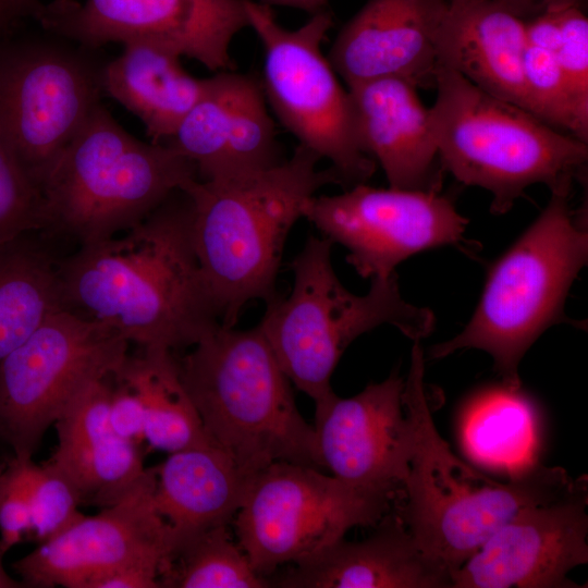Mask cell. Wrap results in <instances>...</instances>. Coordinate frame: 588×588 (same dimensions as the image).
I'll list each match as a JSON object with an SVG mask.
<instances>
[{"label":"cell","instance_id":"obj_29","mask_svg":"<svg viewBox=\"0 0 588 588\" xmlns=\"http://www.w3.org/2000/svg\"><path fill=\"white\" fill-rule=\"evenodd\" d=\"M161 588H267L229 525L205 530L180 544L160 574Z\"/></svg>","mask_w":588,"mask_h":588},{"label":"cell","instance_id":"obj_10","mask_svg":"<svg viewBox=\"0 0 588 588\" xmlns=\"http://www.w3.org/2000/svg\"><path fill=\"white\" fill-rule=\"evenodd\" d=\"M396 499L315 467L278 462L250 477L232 523L237 543L268 579L281 566L321 552L353 527L376 526Z\"/></svg>","mask_w":588,"mask_h":588},{"label":"cell","instance_id":"obj_33","mask_svg":"<svg viewBox=\"0 0 588 588\" xmlns=\"http://www.w3.org/2000/svg\"><path fill=\"white\" fill-rule=\"evenodd\" d=\"M560 41L553 53L572 91L581 120L588 123V19L581 3L558 2Z\"/></svg>","mask_w":588,"mask_h":588},{"label":"cell","instance_id":"obj_40","mask_svg":"<svg viewBox=\"0 0 588 588\" xmlns=\"http://www.w3.org/2000/svg\"><path fill=\"white\" fill-rule=\"evenodd\" d=\"M4 554L0 551V588H24L19 578L12 577L3 566Z\"/></svg>","mask_w":588,"mask_h":588},{"label":"cell","instance_id":"obj_17","mask_svg":"<svg viewBox=\"0 0 588 588\" xmlns=\"http://www.w3.org/2000/svg\"><path fill=\"white\" fill-rule=\"evenodd\" d=\"M587 479L566 497L525 507L453 572L452 588H575L588 562Z\"/></svg>","mask_w":588,"mask_h":588},{"label":"cell","instance_id":"obj_27","mask_svg":"<svg viewBox=\"0 0 588 588\" xmlns=\"http://www.w3.org/2000/svg\"><path fill=\"white\" fill-rule=\"evenodd\" d=\"M29 234L0 244V360L63 308L59 261Z\"/></svg>","mask_w":588,"mask_h":588},{"label":"cell","instance_id":"obj_42","mask_svg":"<svg viewBox=\"0 0 588 588\" xmlns=\"http://www.w3.org/2000/svg\"><path fill=\"white\" fill-rule=\"evenodd\" d=\"M0 4H1V5H2L3 8H4V10L7 11V9H5V7H4V4H3V1H2V0H0ZM7 13H8V11H7ZM8 14H9V13H8ZM9 16H10V15H9Z\"/></svg>","mask_w":588,"mask_h":588},{"label":"cell","instance_id":"obj_18","mask_svg":"<svg viewBox=\"0 0 588 588\" xmlns=\"http://www.w3.org/2000/svg\"><path fill=\"white\" fill-rule=\"evenodd\" d=\"M267 106L260 81L219 71L164 144L191 161L201 181L271 168L282 160Z\"/></svg>","mask_w":588,"mask_h":588},{"label":"cell","instance_id":"obj_23","mask_svg":"<svg viewBox=\"0 0 588 588\" xmlns=\"http://www.w3.org/2000/svg\"><path fill=\"white\" fill-rule=\"evenodd\" d=\"M111 373L90 383L56 421L58 445L49 460L74 483L82 505L100 509L120 501L147 469L139 445L110 426Z\"/></svg>","mask_w":588,"mask_h":588},{"label":"cell","instance_id":"obj_31","mask_svg":"<svg viewBox=\"0 0 588 588\" xmlns=\"http://www.w3.org/2000/svg\"><path fill=\"white\" fill-rule=\"evenodd\" d=\"M23 478L30 510L29 540L38 543L57 536L83 513L79 494L71 479L50 461L22 460Z\"/></svg>","mask_w":588,"mask_h":588},{"label":"cell","instance_id":"obj_16","mask_svg":"<svg viewBox=\"0 0 588 588\" xmlns=\"http://www.w3.org/2000/svg\"><path fill=\"white\" fill-rule=\"evenodd\" d=\"M396 371L351 397L334 392L315 403L322 467L354 486L400 495L415 449V428Z\"/></svg>","mask_w":588,"mask_h":588},{"label":"cell","instance_id":"obj_9","mask_svg":"<svg viewBox=\"0 0 588 588\" xmlns=\"http://www.w3.org/2000/svg\"><path fill=\"white\" fill-rule=\"evenodd\" d=\"M241 2L264 48L260 83L278 120L299 145L331 162L343 186L365 183L376 162L358 144L348 90L321 49L333 26L332 13L322 10L301 27L287 29L269 4Z\"/></svg>","mask_w":588,"mask_h":588},{"label":"cell","instance_id":"obj_32","mask_svg":"<svg viewBox=\"0 0 588 588\" xmlns=\"http://www.w3.org/2000/svg\"><path fill=\"white\" fill-rule=\"evenodd\" d=\"M45 226L41 189L0 138V244Z\"/></svg>","mask_w":588,"mask_h":588},{"label":"cell","instance_id":"obj_8","mask_svg":"<svg viewBox=\"0 0 588 588\" xmlns=\"http://www.w3.org/2000/svg\"><path fill=\"white\" fill-rule=\"evenodd\" d=\"M332 242L310 235L291 262L293 287L267 304L259 327L282 370L318 402L333 392L331 376L346 347L381 324L394 326L413 341L427 336L433 314L407 303L396 274L373 278L367 294L350 292L331 261Z\"/></svg>","mask_w":588,"mask_h":588},{"label":"cell","instance_id":"obj_14","mask_svg":"<svg viewBox=\"0 0 588 588\" xmlns=\"http://www.w3.org/2000/svg\"><path fill=\"white\" fill-rule=\"evenodd\" d=\"M35 19L86 47L150 42L213 72L235 70L231 42L248 27L241 0H57Z\"/></svg>","mask_w":588,"mask_h":588},{"label":"cell","instance_id":"obj_22","mask_svg":"<svg viewBox=\"0 0 588 588\" xmlns=\"http://www.w3.org/2000/svg\"><path fill=\"white\" fill-rule=\"evenodd\" d=\"M526 47L525 20L503 5L448 0L436 37L438 68L530 112L523 72Z\"/></svg>","mask_w":588,"mask_h":588},{"label":"cell","instance_id":"obj_35","mask_svg":"<svg viewBox=\"0 0 588 588\" xmlns=\"http://www.w3.org/2000/svg\"><path fill=\"white\" fill-rule=\"evenodd\" d=\"M115 370L110 377L109 422L115 434L139 445L145 442L144 406L135 390Z\"/></svg>","mask_w":588,"mask_h":588},{"label":"cell","instance_id":"obj_7","mask_svg":"<svg viewBox=\"0 0 588 588\" xmlns=\"http://www.w3.org/2000/svg\"><path fill=\"white\" fill-rule=\"evenodd\" d=\"M194 179V164L174 148L139 140L99 103L41 186L45 230L78 245L107 240L144 220Z\"/></svg>","mask_w":588,"mask_h":588},{"label":"cell","instance_id":"obj_4","mask_svg":"<svg viewBox=\"0 0 588 588\" xmlns=\"http://www.w3.org/2000/svg\"><path fill=\"white\" fill-rule=\"evenodd\" d=\"M181 380L212 444L248 476L278 462L322 467L314 426L259 324H217L176 357Z\"/></svg>","mask_w":588,"mask_h":588},{"label":"cell","instance_id":"obj_2","mask_svg":"<svg viewBox=\"0 0 588 588\" xmlns=\"http://www.w3.org/2000/svg\"><path fill=\"white\" fill-rule=\"evenodd\" d=\"M299 145L278 164L243 176L189 181L182 191L192 207L191 235L220 323L234 327L253 299L277 297L275 281L286 237L307 201L336 172Z\"/></svg>","mask_w":588,"mask_h":588},{"label":"cell","instance_id":"obj_15","mask_svg":"<svg viewBox=\"0 0 588 588\" xmlns=\"http://www.w3.org/2000/svg\"><path fill=\"white\" fill-rule=\"evenodd\" d=\"M154 469L147 468L120 501L97 515L83 514L16 560L12 568L24 587L89 588L100 575L133 564H154L162 571L172 539L154 505Z\"/></svg>","mask_w":588,"mask_h":588},{"label":"cell","instance_id":"obj_38","mask_svg":"<svg viewBox=\"0 0 588 588\" xmlns=\"http://www.w3.org/2000/svg\"><path fill=\"white\" fill-rule=\"evenodd\" d=\"M266 4H278L283 7L304 10L311 15L327 9L329 0H261Z\"/></svg>","mask_w":588,"mask_h":588},{"label":"cell","instance_id":"obj_13","mask_svg":"<svg viewBox=\"0 0 588 588\" xmlns=\"http://www.w3.org/2000/svg\"><path fill=\"white\" fill-rule=\"evenodd\" d=\"M304 218L332 243L363 278H388L408 257L464 242L468 223L440 192L356 184L342 194L313 196Z\"/></svg>","mask_w":588,"mask_h":588},{"label":"cell","instance_id":"obj_5","mask_svg":"<svg viewBox=\"0 0 588 588\" xmlns=\"http://www.w3.org/2000/svg\"><path fill=\"white\" fill-rule=\"evenodd\" d=\"M573 184L551 191L539 217L490 268L474 315L462 332L433 345L432 359L458 350L491 355L510 389H520L518 365L549 327L567 321V293L588 258L584 216L575 217Z\"/></svg>","mask_w":588,"mask_h":588},{"label":"cell","instance_id":"obj_20","mask_svg":"<svg viewBox=\"0 0 588 588\" xmlns=\"http://www.w3.org/2000/svg\"><path fill=\"white\" fill-rule=\"evenodd\" d=\"M452 575L424 552L392 509L365 540L342 538L268 580L278 588H452Z\"/></svg>","mask_w":588,"mask_h":588},{"label":"cell","instance_id":"obj_26","mask_svg":"<svg viewBox=\"0 0 588 588\" xmlns=\"http://www.w3.org/2000/svg\"><path fill=\"white\" fill-rule=\"evenodd\" d=\"M115 372L138 394L145 411V442L169 454L212 444L179 373L173 352L128 353Z\"/></svg>","mask_w":588,"mask_h":588},{"label":"cell","instance_id":"obj_34","mask_svg":"<svg viewBox=\"0 0 588 588\" xmlns=\"http://www.w3.org/2000/svg\"><path fill=\"white\" fill-rule=\"evenodd\" d=\"M30 510L23 478L22 460L12 456L0 467V551L29 539Z\"/></svg>","mask_w":588,"mask_h":588},{"label":"cell","instance_id":"obj_1","mask_svg":"<svg viewBox=\"0 0 588 588\" xmlns=\"http://www.w3.org/2000/svg\"><path fill=\"white\" fill-rule=\"evenodd\" d=\"M191 221L189 197L177 191L126 231L79 245L58 264L62 307L143 348L192 347L220 319Z\"/></svg>","mask_w":588,"mask_h":588},{"label":"cell","instance_id":"obj_25","mask_svg":"<svg viewBox=\"0 0 588 588\" xmlns=\"http://www.w3.org/2000/svg\"><path fill=\"white\" fill-rule=\"evenodd\" d=\"M100 71L102 91L145 124L154 143L167 142L203 95L207 78L184 70L181 56L150 42L124 44Z\"/></svg>","mask_w":588,"mask_h":588},{"label":"cell","instance_id":"obj_21","mask_svg":"<svg viewBox=\"0 0 588 588\" xmlns=\"http://www.w3.org/2000/svg\"><path fill=\"white\" fill-rule=\"evenodd\" d=\"M417 87L394 77L348 86L362 150L384 171L389 187L440 192L443 168L430 109Z\"/></svg>","mask_w":588,"mask_h":588},{"label":"cell","instance_id":"obj_28","mask_svg":"<svg viewBox=\"0 0 588 588\" xmlns=\"http://www.w3.org/2000/svg\"><path fill=\"white\" fill-rule=\"evenodd\" d=\"M464 446L474 458L513 470L532 461L536 417L520 389H491L469 404L462 427Z\"/></svg>","mask_w":588,"mask_h":588},{"label":"cell","instance_id":"obj_39","mask_svg":"<svg viewBox=\"0 0 588 588\" xmlns=\"http://www.w3.org/2000/svg\"><path fill=\"white\" fill-rule=\"evenodd\" d=\"M3 4L10 14L14 15H33L36 17L42 4L38 0H2Z\"/></svg>","mask_w":588,"mask_h":588},{"label":"cell","instance_id":"obj_30","mask_svg":"<svg viewBox=\"0 0 588 588\" xmlns=\"http://www.w3.org/2000/svg\"><path fill=\"white\" fill-rule=\"evenodd\" d=\"M523 72L530 112L548 125L588 143V123L553 53L527 45Z\"/></svg>","mask_w":588,"mask_h":588},{"label":"cell","instance_id":"obj_3","mask_svg":"<svg viewBox=\"0 0 588 588\" xmlns=\"http://www.w3.org/2000/svg\"><path fill=\"white\" fill-rule=\"evenodd\" d=\"M424 373V353L415 341L403 394L415 449L393 511L424 552L454 572L520 510L560 500L584 478L531 462L511 470L506 481H497L466 465L434 426Z\"/></svg>","mask_w":588,"mask_h":588},{"label":"cell","instance_id":"obj_24","mask_svg":"<svg viewBox=\"0 0 588 588\" xmlns=\"http://www.w3.org/2000/svg\"><path fill=\"white\" fill-rule=\"evenodd\" d=\"M152 469L154 505L170 529L172 552L205 530L232 523L252 477L215 444L171 453Z\"/></svg>","mask_w":588,"mask_h":588},{"label":"cell","instance_id":"obj_36","mask_svg":"<svg viewBox=\"0 0 588 588\" xmlns=\"http://www.w3.org/2000/svg\"><path fill=\"white\" fill-rule=\"evenodd\" d=\"M160 573L154 564L127 565L100 575L89 588H161Z\"/></svg>","mask_w":588,"mask_h":588},{"label":"cell","instance_id":"obj_19","mask_svg":"<svg viewBox=\"0 0 588 588\" xmlns=\"http://www.w3.org/2000/svg\"><path fill=\"white\" fill-rule=\"evenodd\" d=\"M448 0H368L341 28L328 59L348 86L394 77L434 87L436 37Z\"/></svg>","mask_w":588,"mask_h":588},{"label":"cell","instance_id":"obj_37","mask_svg":"<svg viewBox=\"0 0 588 588\" xmlns=\"http://www.w3.org/2000/svg\"><path fill=\"white\" fill-rule=\"evenodd\" d=\"M523 20H527L530 16L537 14L541 11L548 3L558 1V0H492ZM580 2L583 0H573Z\"/></svg>","mask_w":588,"mask_h":588},{"label":"cell","instance_id":"obj_12","mask_svg":"<svg viewBox=\"0 0 588 588\" xmlns=\"http://www.w3.org/2000/svg\"><path fill=\"white\" fill-rule=\"evenodd\" d=\"M102 93L100 72L63 50L0 56V138L40 189Z\"/></svg>","mask_w":588,"mask_h":588},{"label":"cell","instance_id":"obj_11","mask_svg":"<svg viewBox=\"0 0 588 588\" xmlns=\"http://www.w3.org/2000/svg\"><path fill=\"white\" fill-rule=\"evenodd\" d=\"M128 342L106 323L61 308L0 360V440L30 460L94 381L114 371Z\"/></svg>","mask_w":588,"mask_h":588},{"label":"cell","instance_id":"obj_41","mask_svg":"<svg viewBox=\"0 0 588 588\" xmlns=\"http://www.w3.org/2000/svg\"><path fill=\"white\" fill-rule=\"evenodd\" d=\"M5 17H9V14L4 10V8L0 4V22L3 21Z\"/></svg>","mask_w":588,"mask_h":588},{"label":"cell","instance_id":"obj_6","mask_svg":"<svg viewBox=\"0 0 588 588\" xmlns=\"http://www.w3.org/2000/svg\"><path fill=\"white\" fill-rule=\"evenodd\" d=\"M432 130L443 170L492 195L490 210L507 212L527 187L552 191L581 176L587 143L493 96L457 72L438 68Z\"/></svg>","mask_w":588,"mask_h":588}]
</instances>
